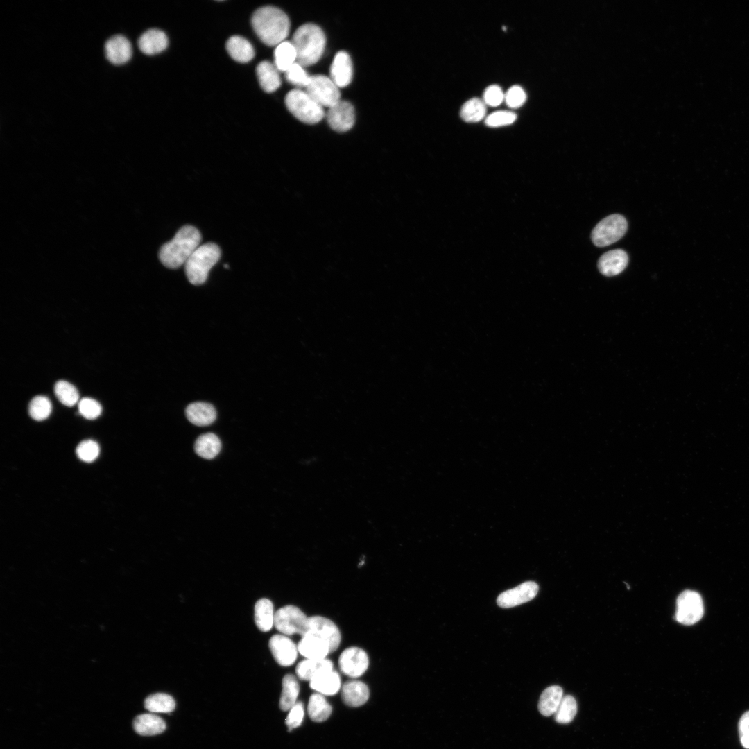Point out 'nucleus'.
Wrapping results in <instances>:
<instances>
[{
    "mask_svg": "<svg viewBox=\"0 0 749 749\" xmlns=\"http://www.w3.org/2000/svg\"><path fill=\"white\" fill-rule=\"evenodd\" d=\"M251 24L259 38L268 46L278 45L285 41L289 33L288 16L274 6L257 9L252 16Z\"/></svg>",
    "mask_w": 749,
    "mask_h": 749,
    "instance_id": "nucleus-1",
    "label": "nucleus"
},
{
    "mask_svg": "<svg viewBox=\"0 0 749 749\" xmlns=\"http://www.w3.org/2000/svg\"><path fill=\"white\" fill-rule=\"evenodd\" d=\"M201 235L193 226L181 227L170 241L164 244L159 252L160 261L169 268H178L185 264L200 246Z\"/></svg>",
    "mask_w": 749,
    "mask_h": 749,
    "instance_id": "nucleus-2",
    "label": "nucleus"
},
{
    "mask_svg": "<svg viewBox=\"0 0 749 749\" xmlns=\"http://www.w3.org/2000/svg\"><path fill=\"white\" fill-rule=\"evenodd\" d=\"M297 53V62L303 67L314 64L321 58L325 48L323 31L313 24L300 26L291 41Z\"/></svg>",
    "mask_w": 749,
    "mask_h": 749,
    "instance_id": "nucleus-3",
    "label": "nucleus"
},
{
    "mask_svg": "<svg viewBox=\"0 0 749 749\" xmlns=\"http://www.w3.org/2000/svg\"><path fill=\"white\" fill-rule=\"evenodd\" d=\"M220 257L221 250L216 244L207 243L200 245L184 264L186 275L190 283L194 285L203 284Z\"/></svg>",
    "mask_w": 749,
    "mask_h": 749,
    "instance_id": "nucleus-4",
    "label": "nucleus"
},
{
    "mask_svg": "<svg viewBox=\"0 0 749 749\" xmlns=\"http://www.w3.org/2000/svg\"><path fill=\"white\" fill-rule=\"evenodd\" d=\"M285 103L294 117L306 123H318L325 115L323 107L305 90L295 89L290 91L286 96Z\"/></svg>",
    "mask_w": 749,
    "mask_h": 749,
    "instance_id": "nucleus-5",
    "label": "nucleus"
},
{
    "mask_svg": "<svg viewBox=\"0 0 749 749\" xmlns=\"http://www.w3.org/2000/svg\"><path fill=\"white\" fill-rule=\"evenodd\" d=\"M628 229V223L621 214H612L601 220L592 232V240L598 247H605L621 239Z\"/></svg>",
    "mask_w": 749,
    "mask_h": 749,
    "instance_id": "nucleus-6",
    "label": "nucleus"
},
{
    "mask_svg": "<svg viewBox=\"0 0 749 749\" xmlns=\"http://www.w3.org/2000/svg\"><path fill=\"white\" fill-rule=\"evenodd\" d=\"M309 617L298 607L288 605L275 613L274 626L282 635L304 636L308 630Z\"/></svg>",
    "mask_w": 749,
    "mask_h": 749,
    "instance_id": "nucleus-7",
    "label": "nucleus"
},
{
    "mask_svg": "<svg viewBox=\"0 0 749 749\" xmlns=\"http://www.w3.org/2000/svg\"><path fill=\"white\" fill-rule=\"evenodd\" d=\"M305 91L322 107L329 108L341 101L339 87L324 75L311 76Z\"/></svg>",
    "mask_w": 749,
    "mask_h": 749,
    "instance_id": "nucleus-8",
    "label": "nucleus"
},
{
    "mask_svg": "<svg viewBox=\"0 0 749 749\" xmlns=\"http://www.w3.org/2000/svg\"><path fill=\"white\" fill-rule=\"evenodd\" d=\"M675 619L683 625H693L703 616L704 607L700 595L692 590H685L678 597Z\"/></svg>",
    "mask_w": 749,
    "mask_h": 749,
    "instance_id": "nucleus-9",
    "label": "nucleus"
},
{
    "mask_svg": "<svg viewBox=\"0 0 749 749\" xmlns=\"http://www.w3.org/2000/svg\"><path fill=\"white\" fill-rule=\"evenodd\" d=\"M340 670L352 678L361 676L368 669L369 657L362 648L351 646L345 649L338 658Z\"/></svg>",
    "mask_w": 749,
    "mask_h": 749,
    "instance_id": "nucleus-10",
    "label": "nucleus"
},
{
    "mask_svg": "<svg viewBox=\"0 0 749 749\" xmlns=\"http://www.w3.org/2000/svg\"><path fill=\"white\" fill-rule=\"evenodd\" d=\"M538 590L539 587L536 583L526 581L501 593L497 599V603L503 608H513L533 599Z\"/></svg>",
    "mask_w": 749,
    "mask_h": 749,
    "instance_id": "nucleus-11",
    "label": "nucleus"
},
{
    "mask_svg": "<svg viewBox=\"0 0 749 749\" xmlns=\"http://www.w3.org/2000/svg\"><path fill=\"white\" fill-rule=\"evenodd\" d=\"M269 648L275 660L282 666H289L295 662L298 646L288 636L277 634L272 636L268 642Z\"/></svg>",
    "mask_w": 749,
    "mask_h": 749,
    "instance_id": "nucleus-12",
    "label": "nucleus"
},
{
    "mask_svg": "<svg viewBox=\"0 0 749 749\" xmlns=\"http://www.w3.org/2000/svg\"><path fill=\"white\" fill-rule=\"evenodd\" d=\"M327 120L329 126L335 131L346 132L354 123V107L348 101H340L329 108Z\"/></svg>",
    "mask_w": 749,
    "mask_h": 749,
    "instance_id": "nucleus-13",
    "label": "nucleus"
},
{
    "mask_svg": "<svg viewBox=\"0 0 749 749\" xmlns=\"http://www.w3.org/2000/svg\"><path fill=\"white\" fill-rule=\"evenodd\" d=\"M307 632L316 634L327 640L330 644L332 653L338 648L341 641V635L336 625L332 620L322 616L309 617Z\"/></svg>",
    "mask_w": 749,
    "mask_h": 749,
    "instance_id": "nucleus-14",
    "label": "nucleus"
},
{
    "mask_svg": "<svg viewBox=\"0 0 749 749\" xmlns=\"http://www.w3.org/2000/svg\"><path fill=\"white\" fill-rule=\"evenodd\" d=\"M301 637L297 644L298 650L306 659H324L332 653L329 642L316 634L307 632Z\"/></svg>",
    "mask_w": 749,
    "mask_h": 749,
    "instance_id": "nucleus-15",
    "label": "nucleus"
},
{
    "mask_svg": "<svg viewBox=\"0 0 749 749\" xmlns=\"http://www.w3.org/2000/svg\"><path fill=\"white\" fill-rule=\"evenodd\" d=\"M353 66L350 56L345 51L338 52L330 67V78L338 87L347 86L352 81Z\"/></svg>",
    "mask_w": 749,
    "mask_h": 749,
    "instance_id": "nucleus-16",
    "label": "nucleus"
},
{
    "mask_svg": "<svg viewBox=\"0 0 749 749\" xmlns=\"http://www.w3.org/2000/svg\"><path fill=\"white\" fill-rule=\"evenodd\" d=\"M628 256L626 251L615 249L604 253L599 258L598 268L605 276L612 277L621 273L627 266Z\"/></svg>",
    "mask_w": 749,
    "mask_h": 749,
    "instance_id": "nucleus-17",
    "label": "nucleus"
},
{
    "mask_svg": "<svg viewBox=\"0 0 749 749\" xmlns=\"http://www.w3.org/2000/svg\"><path fill=\"white\" fill-rule=\"evenodd\" d=\"M105 56L114 64L126 62L132 56V47L128 40L121 35L110 37L105 44Z\"/></svg>",
    "mask_w": 749,
    "mask_h": 749,
    "instance_id": "nucleus-18",
    "label": "nucleus"
},
{
    "mask_svg": "<svg viewBox=\"0 0 749 749\" xmlns=\"http://www.w3.org/2000/svg\"><path fill=\"white\" fill-rule=\"evenodd\" d=\"M370 691L363 682L352 680L345 682L341 687V696L343 702L350 707H359L365 704L369 698Z\"/></svg>",
    "mask_w": 749,
    "mask_h": 749,
    "instance_id": "nucleus-19",
    "label": "nucleus"
},
{
    "mask_svg": "<svg viewBox=\"0 0 749 749\" xmlns=\"http://www.w3.org/2000/svg\"><path fill=\"white\" fill-rule=\"evenodd\" d=\"M310 687L324 696L335 695L341 689L339 673L333 669L325 671L309 681Z\"/></svg>",
    "mask_w": 749,
    "mask_h": 749,
    "instance_id": "nucleus-20",
    "label": "nucleus"
},
{
    "mask_svg": "<svg viewBox=\"0 0 749 749\" xmlns=\"http://www.w3.org/2000/svg\"><path fill=\"white\" fill-rule=\"evenodd\" d=\"M168 45V38L161 30L148 29L141 35L138 46L145 54L153 55L164 51Z\"/></svg>",
    "mask_w": 749,
    "mask_h": 749,
    "instance_id": "nucleus-21",
    "label": "nucleus"
},
{
    "mask_svg": "<svg viewBox=\"0 0 749 749\" xmlns=\"http://www.w3.org/2000/svg\"><path fill=\"white\" fill-rule=\"evenodd\" d=\"M185 413L189 422L200 427L212 424L216 417L214 407L206 402H198L190 404L187 407Z\"/></svg>",
    "mask_w": 749,
    "mask_h": 749,
    "instance_id": "nucleus-22",
    "label": "nucleus"
},
{
    "mask_svg": "<svg viewBox=\"0 0 749 749\" xmlns=\"http://www.w3.org/2000/svg\"><path fill=\"white\" fill-rule=\"evenodd\" d=\"M333 669L334 664L329 659L305 658L298 664L295 673L300 680L311 681L321 673Z\"/></svg>",
    "mask_w": 749,
    "mask_h": 749,
    "instance_id": "nucleus-23",
    "label": "nucleus"
},
{
    "mask_svg": "<svg viewBox=\"0 0 749 749\" xmlns=\"http://www.w3.org/2000/svg\"><path fill=\"white\" fill-rule=\"evenodd\" d=\"M279 70L274 63L268 60L261 62L257 67V76L261 88L270 93L277 90L281 85Z\"/></svg>",
    "mask_w": 749,
    "mask_h": 749,
    "instance_id": "nucleus-24",
    "label": "nucleus"
},
{
    "mask_svg": "<svg viewBox=\"0 0 749 749\" xmlns=\"http://www.w3.org/2000/svg\"><path fill=\"white\" fill-rule=\"evenodd\" d=\"M135 732L142 736H153L161 734L166 729V723L160 716L153 714L137 716L133 721Z\"/></svg>",
    "mask_w": 749,
    "mask_h": 749,
    "instance_id": "nucleus-25",
    "label": "nucleus"
},
{
    "mask_svg": "<svg viewBox=\"0 0 749 749\" xmlns=\"http://www.w3.org/2000/svg\"><path fill=\"white\" fill-rule=\"evenodd\" d=\"M226 49L232 59L241 63L250 62L255 56V51L250 42L239 35L228 39Z\"/></svg>",
    "mask_w": 749,
    "mask_h": 749,
    "instance_id": "nucleus-26",
    "label": "nucleus"
},
{
    "mask_svg": "<svg viewBox=\"0 0 749 749\" xmlns=\"http://www.w3.org/2000/svg\"><path fill=\"white\" fill-rule=\"evenodd\" d=\"M563 697V690L558 685L546 688L541 694L538 709L541 714L549 716L556 713Z\"/></svg>",
    "mask_w": 749,
    "mask_h": 749,
    "instance_id": "nucleus-27",
    "label": "nucleus"
},
{
    "mask_svg": "<svg viewBox=\"0 0 749 749\" xmlns=\"http://www.w3.org/2000/svg\"><path fill=\"white\" fill-rule=\"evenodd\" d=\"M275 613L273 604L269 599L263 598L257 601L255 605V622L261 631L268 632L272 628Z\"/></svg>",
    "mask_w": 749,
    "mask_h": 749,
    "instance_id": "nucleus-28",
    "label": "nucleus"
},
{
    "mask_svg": "<svg viewBox=\"0 0 749 749\" xmlns=\"http://www.w3.org/2000/svg\"><path fill=\"white\" fill-rule=\"evenodd\" d=\"M221 449V442L218 437L212 433L200 436L195 442L196 453L205 459H212L218 454Z\"/></svg>",
    "mask_w": 749,
    "mask_h": 749,
    "instance_id": "nucleus-29",
    "label": "nucleus"
},
{
    "mask_svg": "<svg viewBox=\"0 0 749 749\" xmlns=\"http://www.w3.org/2000/svg\"><path fill=\"white\" fill-rule=\"evenodd\" d=\"M274 64L279 71L286 72L297 62V53L291 41H284L276 46Z\"/></svg>",
    "mask_w": 749,
    "mask_h": 749,
    "instance_id": "nucleus-30",
    "label": "nucleus"
},
{
    "mask_svg": "<svg viewBox=\"0 0 749 749\" xmlns=\"http://www.w3.org/2000/svg\"><path fill=\"white\" fill-rule=\"evenodd\" d=\"M300 692V685L292 674L286 675L282 680V690L279 707L282 711L289 710L296 703Z\"/></svg>",
    "mask_w": 749,
    "mask_h": 749,
    "instance_id": "nucleus-31",
    "label": "nucleus"
},
{
    "mask_svg": "<svg viewBox=\"0 0 749 749\" xmlns=\"http://www.w3.org/2000/svg\"><path fill=\"white\" fill-rule=\"evenodd\" d=\"M332 711V708L324 695L316 692L310 696L307 712L312 721L315 722L324 721L329 717Z\"/></svg>",
    "mask_w": 749,
    "mask_h": 749,
    "instance_id": "nucleus-32",
    "label": "nucleus"
},
{
    "mask_svg": "<svg viewBox=\"0 0 749 749\" xmlns=\"http://www.w3.org/2000/svg\"><path fill=\"white\" fill-rule=\"evenodd\" d=\"M144 707L153 713H169L175 707L173 698L164 693H157L148 696Z\"/></svg>",
    "mask_w": 749,
    "mask_h": 749,
    "instance_id": "nucleus-33",
    "label": "nucleus"
},
{
    "mask_svg": "<svg viewBox=\"0 0 749 749\" xmlns=\"http://www.w3.org/2000/svg\"><path fill=\"white\" fill-rule=\"evenodd\" d=\"M486 105L478 98H473L466 101L460 109V117L467 122H478L485 115Z\"/></svg>",
    "mask_w": 749,
    "mask_h": 749,
    "instance_id": "nucleus-34",
    "label": "nucleus"
},
{
    "mask_svg": "<svg viewBox=\"0 0 749 749\" xmlns=\"http://www.w3.org/2000/svg\"><path fill=\"white\" fill-rule=\"evenodd\" d=\"M54 393L58 399L67 406H73L80 401L76 388L67 381H57L54 386Z\"/></svg>",
    "mask_w": 749,
    "mask_h": 749,
    "instance_id": "nucleus-35",
    "label": "nucleus"
},
{
    "mask_svg": "<svg viewBox=\"0 0 749 749\" xmlns=\"http://www.w3.org/2000/svg\"><path fill=\"white\" fill-rule=\"evenodd\" d=\"M577 713V703L571 695L564 696L560 705L554 714L556 721L560 724L570 723Z\"/></svg>",
    "mask_w": 749,
    "mask_h": 749,
    "instance_id": "nucleus-36",
    "label": "nucleus"
},
{
    "mask_svg": "<svg viewBox=\"0 0 749 749\" xmlns=\"http://www.w3.org/2000/svg\"><path fill=\"white\" fill-rule=\"evenodd\" d=\"M52 404L49 399L43 395L33 397L28 405V413L36 421H42L49 417Z\"/></svg>",
    "mask_w": 749,
    "mask_h": 749,
    "instance_id": "nucleus-37",
    "label": "nucleus"
},
{
    "mask_svg": "<svg viewBox=\"0 0 749 749\" xmlns=\"http://www.w3.org/2000/svg\"><path fill=\"white\" fill-rule=\"evenodd\" d=\"M99 453V445L93 440H83L76 447L77 456L81 460L87 463L94 461L98 458Z\"/></svg>",
    "mask_w": 749,
    "mask_h": 749,
    "instance_id": "nucleus-38",
    "label": "nucleus"
},
{
    "mask_svg": "<svg viewBox=\"0 0 749 749\" xmlns=\"http://www.w3.org/2000/svg\"><path fill=\"white\" fill-rule=\"evenodd\" d=\"M285 75L289 83L299 87L305 88L311 78L304 67L298 62L293 64L285 72Z\"/></svg>",
    "mask_w": 749,
    "mask_h": 749,
    "instance_id": "nucleus-39",
    "label": "nucleus"
},
{
    "mask_svg": "<svg viewBox=\"0 0 749 749\" xmlns=\"http://www.w3.org/2000/svg\"><path fill=\"white\" fill-rule=\"evenodd\" d=\"M78 405L79 413L87 420H95L101 414V405L94 399L84 397L79 401Z\"/></svg>",
    "mask_w": 749,
    "mask_h": 749,
    "instance_id": "nucleus-40",
    "label": "nucleus"
},
{
    "mask_svg": "<svg viewBox=\"0 0 749 749\" xmlns=\"http://www.w3.org/2000/svg\"><path fill=\"white\" fill-rule=\"evenodd\" d=\"M517 119L515 113L510 111H497L494 112L485 120V123L490 127H499L507 126L513 123Z\"/></svg>",
    "mask_w": 749,
    "mask_h": 749,
    "instance_id": "nucleus-41",
    "label": "nucleus"
},
{
    "mask_svg": "<svg viewBox=\"0 0 749 749\" xmlns=\"http://www.w3.org/2000/svg\"><path fill=\"white\" fill-rule=\"evenodd\" d=\"M526 99V93L519 85L510 87L504 96L506 105L511 108L519 107L524 103Z\"/></svg>",
    "mask_w": 749,
    "mask_h": 749,
    "instance_id": "nucleus-42",
    "label": "nucleus"
},
{
    "mask_svg": "<svg viewBox=\"0 0 749 749\" xmlns=\"http://www.w3.org/2000/svg\"><path fill=\"white\" fill-rule=\"evenodd\" d=\"M304 715V705L301 702H297L290 709L286 718L285 723L289 731L300 726L302 723Z\"/></svg>",
    "mask_w": 749,
    "mask_h": 749,
    "instance_id": "nucleus-43",
    "label": "nucleus"
},
{
    "mask_svg": "<svg viewBox=\"0 0 749 749\" xmlns=\"http://www.w3.org/2000/svg\"><path fill=\"white\" fill-rule=\"evenodd\" d=\"M504 96L505 94L499 85H492L485 89L483 101L485 105L496 107L502 103L504 100Z\"/></svg>",
    "mask_w": 749,
    "mask_h": 749,
    "instance_id": "nucleus-44",
    "label": "nucleus"
},
{
    "mask_svg": "<svg viewBox=\"0 0 749 749\" xmlns=\"http://www.w3.org/2000/svg\"><path fill=\"white\" fill-rule=\"evenodd\" d=\"M739 732L742 746L749 749V711L741 716L739 723Z\"/></svg>",
    "mask_w": 749,
    "mask_h": 749,
    "instance_id": "nucleus-45",
    "label": "nucleus"
}]
</instances>
